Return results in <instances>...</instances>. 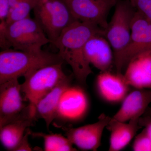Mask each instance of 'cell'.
<instances>
[{
    "instance_id": "52a82bcc",
    "label": "cell",
    "mask_w": 151,
    "mask_h": 151,
    "mask_svg": "<svg viewBox=\"0 0 151 151\" xmlns=\"http://www.w3.org/2000/svg\"><path fill=\"white\" fill-rule=\"evenodd\" d=\"M79 21L96 24L105 29L107 19L112 8L119 0H63Z\"/></svg>"
},
{
    "instance_id": "9c48e42d",
    "label": "cell",
    "mask_w": 151,
    "mask_h": 151,
    "mask_svg": "<svg viewBox=\"0 0 151 151\" xmlns=\"http://www.w3.org/2000/svg\"><path fill=\"white\" fill-rule=\"evenodd\" d=\"M151 52V23L137 10L132 21L129 43L124 53L122 70L135 58Z\"/></svg>"
},
{
    "instance_id": "ffe728a7",
    "label": "cell",
    "mask_w": 151,
    "mask_h": 151,
    "mask_svg": "<svg viewBox=\"0 0 151 151\" xmlns=\"http://www.w3.org/2000/svg\"><path fill=\"white\" fill-rule=\"evenodd\" d=\"M37 0H17L14 5L10 9L5 20L7 24L26 18L30 16Z\"/></svg>"
},
{
    "instance_id": "30bf717a",
    "label": "cell",
    "mask_w": 151,
    "mask_h": 151,
    "mask_svg": "<svg viewBox=\"0 0 151 151\" xmlns=\"http://www.w3.org/2000/svg\"><path fill=\"white\" fill-rule=\"evenodd\" d=\"M21 92L18 78L0 84V128L18 118L26 108Z\"/></svg>"
},
{
    "instance_id": "603a6c76",
    "label": "cell",
    "mask_w": 151,
    "mask_h": 151,
    "mask_svg": "<svg viewBox=\"0 0 151 151\" xmlns=\"http://www.w3.org/2000/svg\"><path fill=\"white\" fill-rule=\"evenodd\" d=\"M31 130L29 128L26 130L23 137L14 151H32L33 150L29 142L28 138L30 135Z\"/></svg>"
},
{
    "instance_id": "ac0fdd59",
    "label": "cell",
    "mask_w": 151,
    "mask_h": 151,
    "mask_svg": "<svg viewBox=\"0 0 151 151\" xmlns=\"http://www.w3.org/2000/svg\"><path fill=\"white\" fill-rule=\"evenodd\" d=\"M80 88L71 86L65 91L60 99L56 118L67 120H75L85 112L87 100Z\"/></svg>"
},
{
    "instance_id": "6da1fadb",
    "label": "cell",
    "mask_w": 151,
    "mask_h": 151,
    "mask_svg": "<svg viewBox=\"0 0 151 151\" xmlns=\"http://www.w3.org/2000/svg\"><path fill=\"white\" fill-rule=\"evenodd\" d=\"M104 33V29L97 25L76 21L52 44L63 61L70 65L73 76L81 86H86L87 77L92 73L84 54L86 44L93 36Z\"/></svg>"
},
{
    "instance_id": "cb8c5ba5",
    "label": "cell",
    "mask_w": 151,
    "mask_h": 151,
    "mask_svg": "<svg viewBox=\"0 0 151 151\" xmlns=\"http://www.w3.org/2000/svg\"><path fill=\"white\" fill-rule=\"evenodd\" d=\"M139 124L141 127L147 129L151 139V108L148 107L145 113L140 117Z\"/></svg>"
},
{
    "instance_id": "8fae6325",
    "label": "cell",
    "mask_w": 151,
    "mask_h": 151,
    "mask_svg": "<svg viewBox=\"0 0 151 151\" xmlns=\"http://www.w3.org/2000/svg\"><path fill=\"white\" fill-rule=\"evenodd\" d=\"M96 89L100 97L111 104L122 102L130 91V86L123 73L101 72L96 78Z\"/></svg>"
},
{
    "instance_id": "4fadbf2b",
    "label": "cell",
    "mask_w": 151,
    "mask_h": 151,
    "mask_svg": "<svg viewBox=\"0 0 151 151\" xmlns=\"http://www.w3.org/2000/svg\"><path fill=\"white\" fill-rule=\"evenodd\" d=\"M73 75L67 76L36 105L34 119L35 121L39 119L44 120L47 130L56 118L60 101L64 92L71 86Z\"/></svg>"
},
{
    "instance_id": "484cf974",
    "label": "cell",
    "mask_w": 151,
    "mask_h": 151,
    "mask_svg": "<svg viewBox=\"0 0 151 151\" xmlns=\"http://www.w3.org/2000/svg\"><path fill=\"white\" fill-rule=\"evenodd\" d=\"M9 0H0V21L6 20L10 11Z\"/></svg>"
},
{
    "instance_id": "d4e9b609",
    "label": "cell",
    "mask_w": 151,
    "mask_h": 151,
    "mask_svg": "<svg viewBox=\"0 0 151 151\" xmlns=\"http://www.w3.org/2000/svg\"><path fill=\"white\" fill-rule=\"evenodd\" d=\"M6 27V23L5 20L0 21V47L3 50L10 49L11 48L7 38Z\"/></svg>"
},
{
    "instance_id": "44dd1931",
    "label": "cell",
    "mask_w": 151,
    "mask_h": 151,
    "mask_svg": "<svg viewBox=\"0 0 151 151\" xmlns=\"http://www.w3.org/2000/svg\"><path fill=\"white\" fill-rule=\"evenodd\" d=\"M132 148L135 151H151V139L145 128L136 136Z\"/></svg>"
},
{
    "instance_id": "277c9868",
    "label": "cell",
    "mask_w": 151,
    "mask_h": 151,
    "mask_svg": "<svg viewBox=\"0 0 151 151\" xmlns=\"http://www.w3.org/2000/svg\"><path fill=\"white\" fill-rule=\"evenodd\" d=\"M35 19L53 44L60 34L76 20L63 0H37Z\"/></svg>"
},
{
    "instance_id": "3957f363",
    "label": "cell",
    "mask_w": 151,
    "mask_h": 151,
    "mask_svg": "<svg viewBox=\"0 0 151 151\" xmlns=\"http://www.w3.org/2000/svg\"><path fill=\"white\" fill-rule=\"evenodd\" d=\"M104 36L111 45L116 72L122 73V62L131 38L132 21L137 12L129 0H119Z\"/></svg>"
},
{
    "instance_id": "5b68a950",
    "label": "cell",
    "mask_w": 151,
    "mask_h": 151,
    "mask_svg": "<svg viewBox=\"0 0 151 151\" xmlns=\"http://www.w3.org/2000/svg\"><path fill=\"white\" fill-rule=\"evenodd\" d=\"M63 63L41 68L24 77L21 84L22 92L29 102L33 117L38 102L67 76L63 70Z\"/></svg>"
},
{
    "instance_id": "7c38bea8",
    "label": "cell",
    "mask_w": 151,
    "mask_h": 151,
    "mask_svg": "<svg viewBox=\"0 0 151 151\" xmlns=\"http://www.w3.org/2000/svg\"><path fill=\"white\" fill-rule=\"evenodd\" d=\"M85 57L101 72L111 71L114 63V53L104 35L97 34L88 40L84 47Z\"/></svg>"
},
{
    "instance_id": "7a4b0ae2",
    "label": "cell",
    "mask_w": 151,
    "mask_h": 151,
    "mask_svg": "<svg viewBox=\"0 0 151 151\" xmlns=\"http://www.w3.org/2000/svg\"><path fill=\"white\" fill-rule=\"evenodd\" d=\"M64 62L58 53L44 51L3 50L0 52V84L47 65Z\"/></svg>"
},
{
    "instance_id": "9a60e30c",
    "label": "cell",
    "mask_w": 151,
    "mask_h": 151,
    "mask_svg": "<svg viewBox=\"0 0 151 151\" xmlns=\"http://www.w3.org/2000/svg\"><path fill=\"white\" fill-rule=\"evenodd\" d=\"M34 121L29 105L18 118L0 128V140L4 147L14 151Z\"/></svg>"
},
{
    "instance_id": "ba28073f",
    "label": "cell",
    "mask_w": 151,
    "mask_h": 151,
    "mask_svg": "<svg viewBox=\"0 0 151 151\" xmlns=\"http://www.w3.org/2000/svg\"><path fill=\"white\" fill-rule=\"evenodd\" d=\"M111 117L102 113L98 121L94 124H88L78 128L67 127L55 124L65 132L70 142L82 150H97L101 145V138Z\"/></svg>"
},
{
    "instance_id": "2e32d148",
    "label": "cell",
    "mask_w": 151,
    "mask_h": 151,
    "mask_svg": "<svg viewBox=\"0 0 151 151\" xmlns=\"http://www.w3.org/2000/svg\"><path fill=\"white\" fill-rule=\"evenodd\" d=\"M124 76L128 84L136 89H151V52L132 60Z\"/></svg>"
},
{
    "instance_id": "8992f818",
    "label": "cell",
    "mask_w": 151,
    "mask_h": 151,
    "mask_svg": "<svg viewBox=\"0 0 151 151\" xmlns=\"http://www.w3.org/2000/svg\"><path fill=\"white\" fill-rule=\"evenodd\" d=\"M6 34L10 47L16 50L40 51L50 43L38 23L30 16L6 24Z\"/></svg>"
},
{
    "instance_id": "e0dca14e",
    "label": "cell",
    "mask_w": 151,
    "mask_h": 151,
    "mask_svg": "<svg viewBox=\"0 0 151 151\" xmlns=\"http://www.w3.org/2000/svg\"><path fill=\"white\" fill-rule=\"evenodd\" d=\"M139 119L130 120L128 124L111 118L106 128L111 132L109 151H119L124 148L142 127L139 124Z\"/></svg>"
},
{
    "instance_id": "5bb4252c",
    "label": "cell",
    "mask_w": 151,
    "mask_h": 151,
    "mask_svg": "<svg viewBox=\"0 0 151 151\" xmlns=\"http://www.w3.org/2000/svg\"><path fill=\"white\" fill-rule=\"evenodd\" d=\"M151 103V89H136L127 95L121 108L113 118L122 122L139 118Z\"/></svg>"
},
{
    "instance_id": "7402d4cb",
    "label": "cell",
    "mask_w": 151,
    "mask_h": 151,
    "mask_svg": "<svg viewBox=\"0 0 151 151\" xmlns=\"http://www.w3.org/2000/svg\"><path fill=\"white\" fill-rule=\"evenodd\" d=\"M137 10L151 23V0H129Z\"/></svg>"
},
{
    "instance_id": "d6986e66",
    "label": "cell",
    "mask_w": 151,
    "mask_h": 151,
    "mask_svg": "<svg viewBox=\"0 0 151 151\" xmlns=\"http://www.w3.org/2000/svg\"><path fill=\"white\" fill-rule=\"evenodd\" d=\"M31 136L34 137L43 138L44 151H75L73 145L67 137L59 134H46L42 132H31Z\"/></svg>"
}]
</instances>
